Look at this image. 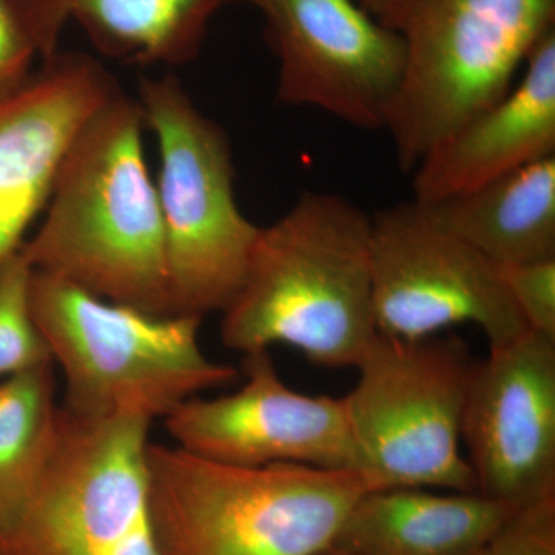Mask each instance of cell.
Segmentation results:
<instances>
[{"label":"cell","mask_w":555,"mask_h":555,"mask_svg":"<svg viewBox=\"0 0 555 555\" xmlns=\"http://www.w3.org/2000/svg\"><path fill=\"white\" fill-rule=\"evenodd\" d=\"M144 129L138 101L122 91L91 116L62 158L42 222L21 254L33 272L171 315L166 235Z\"/></svg>","instance_id":"6da1fadb"},{"label":"cell","mask_w":555,"mask_h":555,"mask_svg":"<svg viewBox=\"0 0 555 555\" xmlns=\"http://www.w3.org/2000/svg\"><path fill=\"white\" fill-rule=\"evenodd\" d=\"M31 308L64 377L61 406L69 414L153 422L238 377V369L204 353L199 318L155 315L38 272Z\"/></svg>","instance_id":"277c9868"},{"label":"cell","mask_w":555,"mask_h":555,"mask_svg":"<svg viewBox=\"0 0 555 555\" xmlns=\"http://www.w3.org/2000/svg\"><path fill=\"white\" fill-rule=\"evenodd\" d=\"M138 415L61 406L35 494L0 555H104L149 517V430Z\"/></svg>","instance_id":"9c48e42d"},{"label":"cell","mask_w":555,"mask_h":555,"mask_svg":"<svg viewBox=\"0 0 555 555\" xmlns=\"http://www.w3.org/2000/svg\"><path fill=\"white\" fill-rule=\"evenodd\" d=\"M40 60L57 53L76 22L104 56L124 64L178 67L198 57L219 11L250 0H10Z\"/></svg>","instance_id":"9a60e30c"},{"label":"cell","mask_w":555,"mask_h":555,"mask_svg":"<svg viewBox=\"0 0 555 555\" xmlns=\"http://www.w3.org/2000/svg\"><path fill=\"white\" fill-rule=\"evenodd\" d=\"M517 507L480 492L378 489L353 505L335 545L357 555H463L489 545Z\"/></svg>","instance_id":"2e32d148"},{"label":"cell","mask_w":555,"mask_h":555,"mask_svg":"<svg viewBox=\"0 0 555 555\" xmlns=\"http://www.w3.org/2000/svg\"><path fill=\"white\" fill-rule=\"evenodd\" d=\"M476 366L459 337L374 338L356 366V387L343 397L372 491L477 492L462 452L463 414Z\"/></svg>","instance_id":"52a82bcc"},{"label":"cell","mask_w":555,"mask_h":555,"mask_svg":"<svg viewBox=\"0 0 555 555\" xmlns=\"http://www.w3.org/2000/svg\"><path fill=\"white\" fill-rule=\"evenodd\" d=\"M241 371L246 382L236 392L190 398L164 418L175 447L224 465L361 473L345 398L291 389L269 349L244 353Z\"/></svg>","instance_id":"8fae6325"},{"label":"cell","mask_w":555,"mask_h":555,"mask_svg":"<svg viewBox=\"0 0 555 555\" xmlns=\"http://www.w3.org/2000/svg\"><path fill=\"white\" fill-rule=\"evenodd\" d=\"M372 218L341 195L305 192L259 228L221 338L238 352L286 345L324 367H356L377 337Z\"/></svg>","instance_id":"7a4b0ae2"},{"label":"cell","mask_w":555,"mask_h":555,"mask_svg":"<svg viewBox=\"0 0 555 555\" xmlns=\"http://www.w3.org/2000/svg\"><path fill=\"white\" fill-rule=\"evenodd\" d=\"M38 50L10 0H0V104L31 79Z\"/></svg>","instance_id":"7402d4cb"},{"label":"cell","mask_w":555,"mask_h":555,"mask_svg":"<svg viewBox=\"0 0 555 555\" xmlns=\"http://www.w3.org/2000/svg\"><path fill=\"white\" fill-rule=\"evenodd\" d=\"M118 91L100 62L57 51L0 104V268L46 210L73 139Z\"/></svg>","instance_id":"4fadbf2b"},{"label":"cell","mask_w":555,"mask_h":555,"mask_svg":"<svg viewBox=\"0 0 555 555\" xmlns=\"http://www.w3.org/2000/svg\"><path fill=\"white\" fill-rule=\"evenodd\" d=\"M33 269L21 250L0 268V382L53 364L31 308Z\"/></svg>","instance_id":"d6986e66"},{"label":"cell","mask_w":555,"mask_h":555,"mask_svg":"<svg viewBox=\"0 0 555 555\" xmlns=\"http://www.w3.org/2000/svg\"><path fill=\"white\" fill-rule=\"evenodd\" d=\"M138 104L158 141L171 315L222 313L243 284L259 230L236 203L228 133L171 75L141 78Z\"/></svg>","instance_id":"8992f818"},{"label":"cell","mask_w":555,"mask_h":555,"mask_svg":"<svg viewBox=\"0 0 555 555\" xmlns=\"http://www.w3.org/2000/svg\"><path fill=\"white\" fill-rule=\"evenodd\" d=\"M463 555H500L499 551L494 546V543H489V545L478 547V550L470 551V553Z\"/></svg>","instance_id":"cb8c5ba5"},{"label":"cell","mask_w":555,"mask_h":555,"mask_svg":"<svg viewBox=\"0 0 555 555\" xmlns=\"http://www.w3.org/2000/svg\"><path fill=\"white\" fill-rule=\"evenodd\" d=\"M427 206L495 264L555 259V156Z\"/></svg>","instance_id":"e0dca14e"},{"label":"cell","mask_w":555,"mask_h":555,"mask_svg":"<svg viewBox=\"0 0 555 555\" xmlns=\"http://www.w3.org/2000/svg\"><path fill=\"white\" fill-rule=\"evenodd\" d=\"M60 411L54 364L0 382V551L10 545L30 506Z\"/></svg>","instance_id":"ac0fdd59"},{"label":"cell","mask_w":555,"mask_h":555,"mask_svg":"<svg viewBox=\"0 0 555 555\" xmlns=\"http://www.w3.org/2000/svg\"><path fill=\"white\" fill-rule=\"evenodd\" d=\"M278 57L276 98L363 130L386 129L406 43L353 0H250Z\"/></svg>","instance_id":"30bf717a"},{"label":"cell","mask_w":555,"mask_h":555,"mask_svg":"<svg viewBox=\"0 0 555 555\" xmlns=\"http://www.w3.org/2000/svg\"><path fill=\"white\" fill-rule=\"evenodd\" d=\"M499 269L529 331L555 339V259L499 264Z\"/></svg>","instance_id":"ffe728a7"},{"label":"cell","mask_w":555,"mask_h":555,"mask_svg":"<svg viewBox=\"0 0 555 555\" xmlns=\"http://www.w3.org/2000/svg\"><path fill=\"white\" fill-rule=\"evenodd\" d=\"M147 473L159 555H317L372 491L358 470L224 465L153 443Z\"/></svg>","instance_id":"3957f363"},{"label":"cell","mask_w":555,"mask_h":555,"mask_svg":"<svg viewBox=\"0 0 555 555\" xmlns=\"http://www.w3.org/2000/svg\"><path fill=\"white\" fill-rule=\"evenodd\" d=\"M524 78L502 101L467 120L412 171L418 203L476 189L535 160L555 156V28L525 62Z\"/></svg>","instance_id":"5bb4252c"},{"label":"cell","mask_w":555,"mask_h":555,"mask_svg":"<svg viewBox=\"0 0 555 555\" xmlns=\"http://www.w3.org/2000/svg\"><path fill=\"white\" fill-rule=\"evenodd\" d=\"M361 9L386 27L397 30L398 20L406 0H358Z\"/></svg>","instance_id":"603a6c76"},{"label":"cell","mask_w":555,"mask_h":555,"mask_svg":"<svg viewBox=\"0 0 555 555\" xmlns=\"http://www.w3.org/2000/svg\"><path fill=\"white\" fill-rule=\"evenodd\" d=\"M372 218V305L383 337L415 341L474 324L489 347L526 331L499 264L412 199Z\"/></svg>","instance_id":"ba28073f"},{"label":"cell","mask_w":555,"mask_h":555,"mask_svg":"<svg viewBox=\"0 0 555 555\" xmlns=\"http://www.w3.org/2000/svg\"><path fill=\"white\" fill-rule=\"evenodd\" d=\"M492 543L500 555H555V496L518 506Z\"/></svg>","instance_id":"44dd1931"},{"label":"cell","mask_w":555,"mask_h":555,"mask_svg":"<svg viewBox=\"0 0 555 555\" xmlns=\"http://www.w3.org/2000/svg\"><path fill=\"white\" fill-rule=\"evenodd\" d=\"M477 492L513 506L555 496V339L526 331L477 361L462 423Z\"/></svg>","instance_id":"7c38bea8"},{"label":"cell","mask_w":555,"mask_h":555,"mask_svg":"<svg viewBox=\"0 0 555 555\" xmlns=\"http://www.w3.org/2000/svg\"><path fill=\"white\" fill-rule=\"evenodd\" d=\"M553 28L555 0H406L397 24L406 65L386 124L401 171L502 101Z\"/></svg>","instance_id":"5b68a950"},{"label":"cell","mask_w":555,"mask_h":555,"mask_svg":"<svg viewBox=\"0 0 555 555\" xmlns=\"http://www.w3.org/2000/svg\"><path fill=\"white\" fill-rule=\"evenodd\" d=\"M317 555H357L353 553H350V551L345 550V547L338 546V545H332L326 547V550L321 551L320 554Z\"/></svg>","instance_id":"d4e9b609"}]
</instances>
